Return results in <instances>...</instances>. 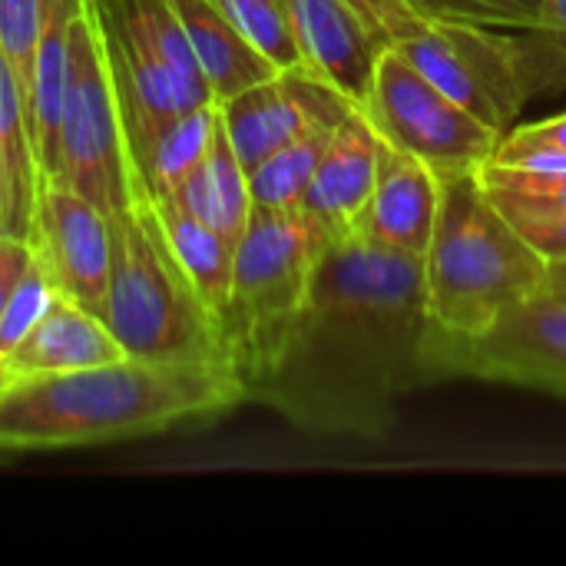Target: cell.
Wrapping results in <instances>:
<instances>
[{
    "mask_svg": "<svg viewBox=\"0 0 566 566\" xmlns=\"http://www.w3.org/2000/svg\"><path fill=\"white\" fill-rule=\"evenodd\" d=\"M371 43L401 53L434 86L454 96L501 136L531 99L524 53L514 30L434 20L408 0H348Z\"/></svg>",
    "mask_w": 566,
    "mask_h": 566,
    "instance_id": "obj_6",
    "label": "cell"
},
{
    "mask_svg": "<svg viewBox=\"0 0 566 566\" xmlns=\"http://www.w3.org/2000/svg\"><path fill=\"white\" fill-rule=\"evenodd\" d=\"M431 245L424 252L428 315L444 338L488 335L547 292V259L488 196L481 172H444Z\"/></svg>",
    "mask_w": 566,
    "mask_h": 566,
    "instance_id": "obj_3",
    "label": "cell"
},
{
    "mask_svg": "<svg viewBox=\"0 0 566 566\" xmlns=\"http://www.w3.org/2000/svg\"><path fill=\"white\" fill-rule=\"evenodd\" d=\"M219 129V106L206 103L169 123L136 159L133 169L153 196L172 192L209 153Z\"/></svg>",
    "mask_w": 566,
    "mask_h": 566,
    "instance_id": "obj_21",
    "label": "cell"
},
{
    "mask_svg": "<svg viewBox=\"0 0 566 566\" xmlns=\"http://www.w3.org/2000/svg\"><path fill=\"white\" fill-rule=\"evenodd\" d=\"M418 13L434 20L527 30L541 20L544 0H408Z\"/></svg>",
    "mask_w": 566,
    "mask_h": 566,
    "instance_id": "obj_27",
    "label": "cell"
},
{
    "mask_svg": "<svg viewBox=\"0 0 566 566\" xmlns=\"http://www.w3.org/2000/svg\"><path fill=\"white\" fill-rule=\"evenodd\" d=\"M126 358L106 322L70 302L56 292L43 318L33 325V332L7 355V365L13 378H33V375H60L76 368H93L106 361Z\"/></svg>",
    "mask_w": 566,
    "mask_h": 566,
    "instance_id": "obj_16",
    "label": "cell"
},
{
    "mask_svg": "<svg viewBox=\"0 0 566 566\" xmlns=\"http://www.w3.org/2000/svg\"><path fill=\"white\" fill-rule=\"evenodd\" d=\"M113 269L99 318L126 358L232 365L222 322L199 298L176 262L156 206L133 179L129 206L109 219Z\"/></svg>",
    "mask_w": 566,
    "mask_h": 566,
    "instance_id": "obj_4",
    "label": "cell"
},
{
    "mask_svg": "<svg viewBox=\"0 0 566 566\" xmlns=\"http://www.w3.org/2000/svg\"><path fill=\"white\" fill-rule=\"evenodd\" d=\"M27 242L60 295L103 312L113 269V232L103 209L56 179H40Z\"/></svg>",
    "mask_w": 566,
    "mask_h": 566,
    "instance_id": "obj_11",
    "label": "cell"
},
{
    "mask_svg": "<svg viewBox=\"0 0 566 566\" xmlns=\"http://www.w3.org/2000/svg\"><path fill=\"white\" fill-rule=\"evenodd\" d=\"M494 163L566 169V113L544 116V119H534V123H514L501 136Z\"/></svg>",
    "mask_w": 566,
    "mask_h": 566,
    "instance_id": "obj_26",
    "label": "cell"
},
{
    "mask_svg": "<svg viewBox=\"0 0 566 566\" xmlns=\"http://www.w3.org/2000/svg\"><path fill=\"white\" fill-rule=\"evenodd\" d=\"M547 262H566V212L554 219H537V222H524L514 226Z\"/></svg>",
    "mask_w": 566,
    "mask_h": 566,
    "instance_id": "obj_30",
    "label": "cell"
},
{
    "mask_svg": "<svg viewBox=\"0 0 566 566\" xmlns=\"http://www.w3.org/2000/svg\"><path fill=\"white\" fill-rule=\"evenodd\" d=\"M53 298H56L53 282H50L46 272L30 259L23 279L17 282L13 295L7 298V305H3V312H0V355H3V358L33 332V325L43 318V312L50 308Z\"/></svg>",
    "mask_w": 566,
    "mask_h": 566,
    "instance_id": "obj_28",
    "label": "cell"
},
{
    "mask_svg": "<svg viewBox=\"0 0 566 566\" xmlns=\"http://www.w3.org/2000/svg\"><path fill=\"white\" fill-rule=\"evenodd\" d=\"M50 179L90 199L96 209L106 212V219L119 216L133 199L136 169L129 159L123 113L93 0H86L73 27L70 76L60 109L56 163Z\"/></svg>",
    "mask_w": 566,
    "mask_h": 566,
    "instance_id": "obj_7",
    "label": "cell"
},
{
    "mask_svg": "<svg viewBox=\"0 0 566 566\" xmlns=\"http://www.w3.org/2000/svg\"><path fill=\"white\" fill-rule=\"evenodd\" d=\"M163 199L179 202L186 212H192L196 219H202L206 226H212L216 232H222L229 242L239 245L252 216V189H249V169L235 156L222 129V119H219V129L206 159Z\"/></svg>",
    "mask_w": 566,
    "mask_h": 566,
    "instance_id": "obj_18",
    "label": "cell"
},
{
    "mask_svg": "<svg viewBox=\"0 0 566 566\" xmlns=\"http://www.w3.org/2000/svg\"><path fill=\"white\" fill-rule=\"evenodd\" d=\"M169 3L176 7L186 27V36L192 43V53L202 66V76L216 103L279 73V66L262 50H255L212 0H169Z\"/></svg>",
    "mask_w": 566,
    "mask_h": 566,
    "instance_id": "obj_17",
    "label": "cell"
},
{
    "mask_svg": "<svg viewBox=\"0 0 566 566\" xmlns=\"http://www.w3.org/2000/svg\"><path fill=\"white\" fill-rule=\"evenodd\" d=\"M441 206V179L421 159L381 146L375 189L355 222V235L405 255H421L431 245Z\"/></svg>",
    "mask_w": 566,
    "mask_h": 566,
    "instance_id": "obj_12",
    "label": "cell"
},
{
    "mask_svg": "<svg viewBox=\"0 0 566 566\" xmlns=\"http://www.w3.org/2000/svg\"><path fill=\"white\" fill-rule=\"evenodd\" d=\"M481 182L497 209L514 222H537L566 212V169H544V166H504L484 163Z\"/></svg>",
    "mask_w": 566,
    "mask_h": 566,
    "instance_id": "obj_23",
    "label": "cell"
},
{
    "mask_svg": "<svg viewBox=\"0 0 566 566\" xmlns=\"http://www.w3.org/2000/svg\"><path fill=\"white\" fill-rule=\"evenodd\" d=\"M159 216V226L166 232V242L182 265L186 279L199 292V298L212 308V315L222 322L229 308V292H232V262H235V242H229L222 232L186 212L179 202L149 196Z\"/></svg>",
    "mask_w": 566,
    "mask_h": 566,
    "instance_id": "obj_20",
    "label": "cell"
},
{
    "mask_svg": "<svg viewBox=\"0 0 566 566\" xmlns=\"http://www.w3.org/2000/svg\"><path fill=\"white\" fill-rule=\"evenodd\" d=\"M381 146H385V139L361 106L338 123V129H335V136H332V143L298 202V209L328 239L355 235V222L375 189Z\"/></svg>",
    "mask_w": 566,
    "mask_h": 566,
    "instance_id": "obj_13",
    "label": "cell"
},
{
    "mask_svg": "<svg viewBox=\"0 0 566 566\" xmlns=\"http://www.w3.org/2000/svg\"><path fill=\"white\" fill-rule=\"evenodd\" d=\"M328 242L302 209L252 206L235 245L232 292L222 318L229 361L245 388V401L282 361Z\"/></svg>",
    "mask_w": 566,
    "mask_h": 566,
    "instance_id": "obj_5",
    "label": "cell"
},
{
    "mask_svg": "<svg viewBox=\"0 0 566 566\" xmlns=\"http://www.w3.org/2000/svg\"><path fill=\"white\" fill-rule=\"evenodd\" d=\"M43 0H0V50L10 60L17 83L30 63L36 33H40Z\"/></svg>",
    "mask_w": 566,
    "mask_h": 566,
    "instance_id": "obj_29",
    "label": "cell"
},
{
    "mask_svg": "<svg viewBox=\"0 0 566 566\" xmlns=\"http://www.w3.org/2000/svg\"><path fill=\"white\" fill-rule=\"evenodd\" d=\"M547 292L566 295V262H547Z\"/></svg>",
    "mask_w": 566,
    "mask_h": 566,
    "instance_id": "obj_32",
    "label": "cell"
},
{
    "mask_svg": "<svg viewBox=\"0 0 566 566\" xmlns=\"http://www.w3.org/2000/svg\"><path fill=\"white\" fill-rule=\"evenodd\" d=\"M361 109L388 146L421 159L438 176L481 169L501 146L494 126L464 109L395 50L378 53Z\"/></svg>",
    "mask_w": 566,
    "mask_h": 566,
    "instance_id": "obj_8",
    "label": "cell"
},
{
    "mask_svg": "<svg viewBox=\"0 0 566 566\" xmlns=\"http://www.w3.org/2000/svg\"><path fill=\"white\" fill-rule=\"evenodd\" d=\"M434 358L441 381L484 378L566 398V295L544 292L471 342L438 332Z\"/></svg>",
    "mask_w": 566,
    "mask_h": 566,
    "instance_id": "obj_9",
    "label": "cell"
},
{
    "mask_svg": "<svg viewBox=\"0 0 566 566\" xmlns=\"http://www.w3.org/2000/svg\"><path fill=\"white\" fill-rule=\"evenodd\" d=\"M216 106L232 149L249 172L295 136L318 126H338L348 113L358 109L348 93H342L308 63L279 70L275 76Z\"/></svg>",
    "mask_w": 566,
    "mask_h": 566,
    "instance_id": "obj_10",
    "label": "cell"
},
{
    "mask_svg": "<svg viewBox=\"0 0 566 566\" xmlns=\"http://www.w3.org/2000/svg\"><path fill=\"white\" fill-rule=\"evenodd\" d=\"M40 166L23 119L20 83L0 50V235L30 239Z\"/></svg>",
    "mask_w": 566,
    "mask_h": 566,
    "instance_id": "obj_19",
    "label": "cell"
},
{
    "mask_svg": "<svg viewBox=\"0 0 566 566\" xmlns=\"http://www.w3.org/2000/svg\"><path fill=\"white\" fill-rule=\"evenodd\" d=\"M242 401L245 388L232 365L119 358L13 378L0 388V454L149 438Z\"/></svg>",
    "mask_w": 566,
    "mask_h": 566,
    "instance_id": "obj_2",
    "label": "cell"
},
{
    "mask_svg": "<svg viewBox=\"0 0 566 566\" xmlns=\"http://www.w3.org/2000/svg\"><path fill=\"white\" fill-rule=\"evenodd\" d=\"M302 50V63L328 76L342 93L365 106L378 46L348 0H279Z\"/></svg>",
    "mask_w": 566,
    "mask_h": 566,
    "instance_id": "obj_14",
    "label": "cell"
},
{
    "mask_svg": "<svg viewBox=\"0 0 566 566\" xmlns=\"http://www.w3.org/2000/svg\"><path fill=\"white\" fill-rule=\"evenodd\" d=\"M514 36L524 53L531 99L566 90V0H544L541 20L527 30H514Z\"/></svg>",
    "mask_w": 566,
    "mask_h": 566,
    "instance_id": "obj_24",
    "label": "cell"
},
{
    "mask_svg": "<svg viewBox=\"0 0 566 566\" xmlns=\"http://www.w3.org/2000/svg\"><path fill=\"white\" fill-rule=\"evenodd\" d=\"M338 126H318L292 143L279 146L272 156H265L252 172H249V189H252V206L265 209H298L332 136Z\"/></svg>",
    "mask_w": 566,
    "mask_h": 566,
    "instance_id": "obj_22",
    "label": "cell"
},
{
    "mask_svg": "<svg viewBox=\"0 0 566 566\" xmlns=\"http://www.w3.org/2000/svg\"><path fill=\"white\" fill-rule=\"evenodd\" d=\"M93 3H99V7H103V3H109V0H93Z\"/></svg>",
    "mask_w": 566,
    "mask_h": 566,
    "instance_id": "obj_34",
    "label": "cell"
},
{
    "mask_svg": "<svg viewBox=\"0 0 566 566\" xmlns=\"http://www.w3.org/2000/svg\"><path fill=\"white\" fill-rule=\"evenodd\" d=\"M7 381H13V371H10V365H7V358L0 355V388H3Z\"/></svg>",
    "mask_w": 566,
    "mask_h": 566,
    "instance_id": "obj_33",
    "label": "cell"
},
{
    "mask_svg": "<svg viewBox=\"0 0 566 566\" xmlns=\"http://www.w3.org/2000/svg\"><path fill=\"white\" fill-rule=\"evenodd\" d=\"M30 259H33V249H30L27 239L0 235V312L7 305V298L13 295L17 282L23 279Z\"/></svg>",
    "mask_w": 566,
    "mask_h": 566,
    "instance_id": "obj_31",
    "label": "cell"
},
{
    "mask_svg": "<svg viewBox=\"0 0 566 566\" xmlns=\"http://www.w3.org/2000/svg\"><path fill=\"white\" fill-rule=\"evenodd\" d=\"M212 3L279 70H289V66H298L302 63L298 40H295L292 23H289V17H285V10H282L279 0H212Z\"/></svg>",
    "mask_w": 566,
    "mask_h": 566,
    "instance_id": "obj_25",
    "label": "cell"
},
{
    "mask_svg": "<svg viewBox=\"0 0 566 566\" xmlns=\"http://www.w3.org/2000/svg\"><path fill=\"white\" fill-rule=\"evenodd\" d=\"M83 7L86 0H43L40 33H36L30 63L20 76L23 119H27V133L33 143L36 166H40V179L53 176L56 129H60V109L66 96V76H70L73 27Z\"/></svg>",
    "mask_w": 566,
    "mask_h": 566,
    "instance_id": "obj_15",
    "label": "cell"
},
{
    "mask_svg": "<svg viewBox=\"0 0 566 566\" xmlns=\"http://www.w3.org/2000/svg\"><path fill=\"white\" fill-rule=\"evenodd\" d=\"M424 259L332 239L275 371L249 395L308 434L385 438L398 401L441 381Z\"/></svg>",
    "mask_w": 566,
    "mask_h": 566,
    "instance_id": "obj_1",
    "label": "cell"
}]
</instances>
